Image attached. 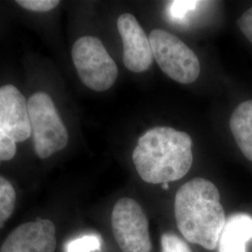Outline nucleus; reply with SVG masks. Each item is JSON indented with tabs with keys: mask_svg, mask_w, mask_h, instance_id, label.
<instances>
[{
	"mask_svg": "<svg viewBox=\"0 0 252 252\" xmlns=\"http://www.w3.org/2000/svg\"><path fill=\"white\" fill-rule=\"evenodd\" d=\"M214 183L195 178L185 183L175 197V217L181 234L190 243L216 250L226 223L225 212Z\"/></svg>",
	"mask_w": 252,
	"mask_h": 252,
	"instance_id": "1",
	"label": "nucleus"
},
{
	"mask_svg": "<svg viewBox=\"0 0 252 252\" xmlns=\"http://www.w3.org/2000/svg\"><path fill=\"white\" fill-rule=\"evenodd\" d=\"M192 140L187 133L158 126L141 135L133 153L135 169L142 180L163 184L182 179L192 162Z\"/></svg>",
	"mask_w": 252,
	"mask_h": 252,
	"instance_id": "2",
	"label": "nucleus"
},
{
	"mask_svg": "<svg viewBox=\"0 0 252 252\" xmlns=\"http://www.w3.org/2000/svg\"><path fill=\"white\" fill-rule=\"evenodd\" d=\"M34 149L41 159L63 150L68 144L67 129L51 96L37 92L27 101Z\"/></svg>",
	"mask_w": 252,
	"mask_h": 252,
	"instance_id": "3",
	"label": "nucleus"
},
{
	"mask_svg": "<svg viewBox=\"0 0 252 252\" xmlns=\"http://www.w3.org/2000/svg\"><path fill=\"white\" fill-rule=\"evenodd\" d=\"M71 54L78 75L85 86L96 92L113 86L118 78L117 64L99 38L81 36L74 43Z\"/></svg>",
	"mask_w": 252,
	"mask_h": 252,
	"instance_id": "4",
	"label": "nucleus"
},
{
	"mask_svg": "<svg viewBox=\"0 0 252 252\" xmlns=\"http://www.w3.org/2000/svg\"><path fill=\"white\" fill-rule=\"evenodd\" d=\"M153 57L163 72L183 84L196 81L201 66L198 57L181 39L162 29L150 35Z\"/></svg>",
	"mask_w": 252,
	"mask_h": 252,
	"instance_id": "5",
	"label": "nucleus"
},
{
	"mask_svg": "<svg viewBox=\"0 0 252 252\" xmlns=\"http://www.w3.org/2000/svg\"><path fill=\"white\" fill-rule=\"evenodd\" d=\"M111 225L115 240L123 252H151L149 220L134 199L121 198L113 207Z\"/></svg>",
	"mask_w": 252,
	"mask_h": 252,
	"instance_id": "6",
	"label": "nucleus"
},
{
	"mask_svg": "<svg viewBox=\"0 0 252 252\" xmlns=\"http://www.w3.org/2000/svg\"><path fill=\"white\" fill-rule=\"evenodd\" d=\"M56 243L54 222L37 218L12 230L2 244L0 252H54Z\"/></svg>",
	"mask_w": 252,
	"mask_h": 252,
	"instance_id": "7",
	"label": "nucleus"
},
{
	"mask_svg": "<svg viewBox=\"0 0 252 252\" xmlns=\"http://www.w3.org/2000/svg\"><path fill=\"white\" fill-rule=\"evenodd\" d=\"M118 30L123 39V60L126 68L135 73L147 71L153 63L150 38L134 15L122 14L117 21Z\"/></svg>",
	"mask_w": 252,
	"mask_h": 252,
	"instance_id": "8",
	"label": "nucleus"
},
{
	"mask_svg": "<svg viewBox=\"0 0 252 252\" xmlns=\"http://www.w3.org/2000/svg\"><path fill=\"white\" fill-rule=\"evenodd\" d=\"M0 129L16 143L31 135L27 99L10 84L0 87Z\"/></svg>",
	"mask_w": 252,
	"mask_h": 252,
	"instance_id": "9",
	"label": "nucleus"
},
{
	"mask_svg": "<svg viewBox=\"0 0 252 252\" xmlns=\"http://www.w3.org/2000/svg\"><path fill=\"white\" fill-rule=\"evenodd\" d=\"M252 238V218L238 214L231 217L220 234V252H246V244Z\"/></svg>",
	"mask_w": 252,
	"mask_h": 252,
	"instance_id": "10",
	"label": "nucleus"
},
{
	"mask_svg": "<svg viewBox=\"0 0 252 252\" xmlns=\"http://www.w3.org/2000/svg\"><path fill=\"white\" fill-rule=\"evenodd\" d=\"M230 128L244 156L252 162V99L235 108L230 119Z\"/></svg>",
	"mask_w": 252,
	"mask_h": 252,
	"instance_id": "11",
	"label": "nucleus"
},
{
	"mask_svg": "<svg viewBox=\"0 0 252 252\" xmlns=\"http://www.w3.org/2000/svg\"><path fill=\"white\" fill-rule=\"evenodd\" d=\"M206 2L202 1H171L166 7L168 18L176 24L185 25L188 23L189 15L193 13L198 7Z\"/></svg>",
	"mask_w": 252,
	"mask_h": 252,
	"instance_id": "12",
	"label": "nucleus"
},
{
	"mask_svg": "<svg viewBox=\"0 0 252 252\" xmlns=\"http://www.w3.org/2000/svg\"><path fill=\"white\" fill-rule=\"evenodd\" d=\"M16 202V192L9 180L0 176V224H4L12 215Z\"/></svg>",
	"mask_w": 252,
	"mask_h": 252,
	"instance_id": "13",
	"label": "nucleus"
},
{
	"mask_svg": "<svg viewBox=\"0 0 252 252\" xmlns=\"http://www.w3.org/2000/svg\"><path fill=\"white\" fill-rule=\"evenodd\" d=\"M100 249L101 241L98 236L85 235L67 244L66 252H93Z\"/></svg>",
	"mask_w": 252,
	"mask_h": 252,
	"instance_id": "14",
	"label": "nucleus"
},
{
	"mask_svg": "<svg viewBox=\"0 0 252 252\" xmlns=\"http://www.w3.org/2000/svg\"><path fill=\"white\" fill-rule=\"evenodd\" d=\"M162 252H192L189 246L176 234L166 233L161 238Z\"/></svg>",
	"mask_w": 252,
	"mask_h": 252,
	"instance_id": "15",
	"label": "nucleus"
},
{
	"mask_svg": "<svg viewBox=\"0 0 252 252\" xmlns=\"http://www.w3.org/2000/svg\"><path fill=\"white\" fill-rule=\"evenodd\" d=\"M16 3L24 9L35 12H47L55 9L60 1L57 0H18Z\"/></svg>",
	"mask_w": 252,
	"mask_h": 252,
	"instance_id": "16",
	"label": "nucleus"
},
{
	"mask_svg": "<svg viewBox=\"0 0 252 252\" xmlns=\"http://www.w3.org/2000/svg\"><path fill=\"white\" fill-rule=\"evenodd\" d=\"M16 151V142L0 129V162L11 160Z\"/></svg>",
	"mask_w": 252,
	"mask_h": 252,
	"instance_id": "17",
	"label": "nucleus"
},
{
	"mask_svg": "<svg viewBox=\"0 0 252 252\" xmlns=\"http://www.w3.org/2000/svg\"><path fill=\"white\" fill-rule=\"evenodd\" d=\"M237 24L244 35L252 43V7L244 12L243 15L238 19Z\"/></svg>",
	"mask_w": 252,
	"mask_h": 252,
	"instance_id": "18",
	"label": "nucleus"
},
{
	"mask_svg": "<svg viewBox=\"0 0 252 252\" xmlns=\"http://www.w3.org/2000/svg\"><path fill=\"white\" fill-rule=\"evenodd\" d=\"M162 188L165 189H169V184L168 183H163V184H162Z\"/></svg>",
	"mask_w": 252,
	"mask_h": 252,
	"instance_id": "19",
	"label": "nucleus"
}]
</instances>
